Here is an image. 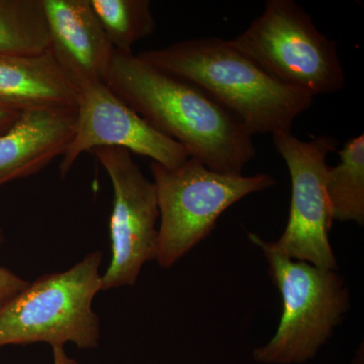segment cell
I'll list each match as a JSON object with an SVG mask.
<instances>
[{
	"label": "cell",
	"mask_w": 364,
	"mask_h": 364,
	"mask_svg": "<svg viewBox=\"0 0 364 364\" xmlns=\"http://www.w3.org/2000/svg\"><path fill=\"white\" fill-rule=\"evenodd\" d=\"M97 148H121L170 169L189 157L183 146L155 130L105 82L79 90L73 136L60 163L61 176L68 174L81 154Z\"/></svg>",
	"instance_id": "9"
},
{
	"label": "cell",
	"mask_w": 364,
	"mask_h": 364,
	"mask_svg": "<svg viewBox=\"0 0 364 364\" xmlns=\"http://www.w3.org/2000/svg\"><path fill=\"white\" fill-rule=\"evenodd\" d=\"M261 248L282 294V318L265 346L254 351L263 363H301L314 358L350 308L348 287L336 270L314 267L273 252L267 241L249 234Z\"/></svg>",
	"instance_id": "4"
},
{
	"label": "cell",
	"mask_w": 364,
	"mask_h": 364,
	"mask_svg": "<svg viewBox=\"0 0 364 364\" xmlns=\"http://www.w3.org/2000/svg\"><path fill=\"white\" fill-rule=\"evenodd\" d=\"M53 356H54V364H77L75 359L67 355L63 347H53Z\"/></svg>",
	"instance_id": "18"
},
{
	"label": "cell",
	"mask_w": 364,
	"mask_h": 364,
	"mask_svg": "<svg viewBox=\"0 0 364 364\" xmlns=\"http://www.w3.org/2000/svg\"><path fill=\"white\" fill-rule=\"evenodd\" d=\"M48 49L42 0H0V55H36Z\"/></svg>",
	"instance_id": "14"
},
{
	"label": "cell",
	"mask_w": 364,
	"mask_h": 364,
	"mask_svg": "<svg viewBox=\"0 0 364 364\" xmlns=\"http://www.w3.org/2000/svg\"><path fill=\"white\" fill-rule=\"evenodd\" d=\"M340 162L328 169L326 193L333 222L364 223V135L344 144Z\"/></svg>",
	"instance_id": "13"
},
{
	"label": "cell",
	"mask_w": 364,
	"mask_h": 364,
	"mask_svg": "<svg viewBox=\"0 0 364 364\" xmlns=\"http://www.w3.org/2000/svg\"><path fill=\"white\" fill-rule=\"evenodd\" d=\"M150 168L161 218L155 259L164 268L173 267L208 237L228 208L277 183L267 173H219L191 157L177 168L154 161Z\"/></svg>",
	"instance_id": "6"
},
{
	"label": "cell",
	"mask_w": 364,
	"mask_h": 364,
	"mask_svg": "<svg viewBox=\"0 0 364 364\" xmlns=\"http://www.w3.org/2000/svg\"><path fill=\"white\" fill-rule=\"evenodd\" d=\"M23 112L16 111L13 107L0 104V135L6 133L20 119Z\"/></svg>",
	"instance_id": "17"
},
{
	"label": "cell",
	"mask_w": 364,
	"mask_h": 364,
	"mask_svg": "<svg viewBox=\"0 0 364 364\" xmlns=\"http://www.w3.org/2000/svg\"><path fill=\"white\" fill-rule=\"evenodd\" d=\"M75 109L23 112L0 135V186L37 174L62 156L73 136Z\"/></svg>",
	"instance_id": "11"
},
{
	"label": "cell",
	"mask_w": 364,
	"mask_h": 364,
	"mask_svg": "<svg viewBox=\"0 0 364 364\" xmlns=\"http://www.w3.org/2000/svg\"><path fill=\"white\" fill-rule=\"evenodd\" d=\"M102 253L95 251L63 272L49 273L30 282L0 306V348L46 342L63 347L92 348L100 340V320L92 310L102 291Z\"/></svg>",
	"instance_id": "3"
},
{
	"label": "cell",
	"mask_w": 364,
	"mask_h": 364,
	"mask_svg": "<svg viewBox=\"0 0 364 364\" xmlns=\"http://www.w3.org/2000/svg\"><path fill=\"white\" fill-rule=\"evenodd\" d=\"M78 95L49 49L36 55H0V104L21 112L75 109Z\"/></svg>",
	"instance_id": "12"
},
{
	"label": "cell",
	"mask_w": 364,
	"mask_h": 364,
	"mask_svg": "<svg viewBox=\"0 0 364 364\" xmlns=\"http://www.w3.org/2000/svg\"><path fill=\"white\" fill-rule=\"evenodd\" d=\"M4 241V232L0 229V243ZM30 282L21 279L16 273L0 267V306L6 304L9 299L21 293Z\"/></svg>",
	"instance_id": "16"
},
{
	"label": "cell",
	"mask_w": 364,
	"mask_h": 364,
	"mask_svg": "<svg viewBox=\"0 0 364 364\" xmlns=\"http://www.w3.org/2000/svg\"><path fill=\"white\" fill-rule=\"evenodd\" d=\"M105 83L155 130L213 171L239 176L256 156L252 136L236 117L198 86L133 52L114 51Z\"/></svg>",
	"instance_id": "1"
},
{
	"label": "cell",
	"mask_w": 364,
	"mask_h": 364,
	"mask_svg": "<svg viewBox=\"0 0 364 364\" xmlns=\"http://www.w3.org/2000/svg\"><path fill=\"white\" fill-rule=\"evenodd\" d=\"M231 42L277 82L313 97L346 85L336 42L293 0H268L262 14Z\"/></svg>",
	"instance_id": "5"
},
{
	"label": "cell",
	"mask_w": 364,
	"mask_h": 364,
	"mask_svg": "<svg viewBox=\"0 0 364 364\" xmlns=\"http://www.w3.org/2000/svg\"><path fill=\"white\" fill-rule=\"evenodd\" d=\"M272 139L291 176V203L284 234L277 241H267L268 247L289 259L337 270L329 241L333 220L326 177L328 155L337 151L338 142L330 136L301 141L291 132L275 134Z\"/></svg>",
	"instance_id": "7"
},
{
	"label": "cell",
	"mask_w": 364,
	"mask_h": 364,
	"mask_svg": "<svg viewBox=\"0 0 364 364\" xmlns=\"http://www.w3.org/2000/svg\"><path fill=\"white\" fill-rule=\"evenodd\" d=\"M98 23L114 51L132 53L139 41L156 30L149 0H90Z\"/></svg>",
	"instance_id": "15"
},
{
	"label": "cell",
	"mask_w": 364,
	"mask_h": 364,
	"mask_svg": "<svg viewBox=\"0 0 364 364\" xmlns=\"http://www.w3.org/2000/svg\"><path fill=\"white\" fill-rule=\"evenodd\" d=\"M138 57L198 86L251 136L291 132L294 119L314 104L313 95L277 82L221 38L181 41Z\"/></svg>",
	"instance_id": "2"
},
{
	"label": "cell",
	"mask_w": 364,
	"mask_h": 364,
	"mask_svg": "<svg viewBox=\"0 0 364 364\" xmlns=\"http://www.w3.org/2000/svg\"><path fill=\"white\" fill-rule=\"evenodd\" d=\"M111 178L114 203L109 220L112 258L102 274V289L133 286L143 265L156 257L159 217L154 184L144 176L129 151H91Z\"/></svg>",
	"instance_id": "8"
},
{
	"label": "cell",
	"mask_w": 364,
	"mask_h": 364,
	"mask_svg": "<svg viewBox=\"0 0 364 364\" xmlns=\"http://www.w3.org/2000/svg\"><path fill=\"white\" fill-rule=\"evenodd\" d=\"M49 50L76 90L105 82L114 49L90 0H42Z\"/></svg>",
	"instance_id": "10"
}]
</instances>
